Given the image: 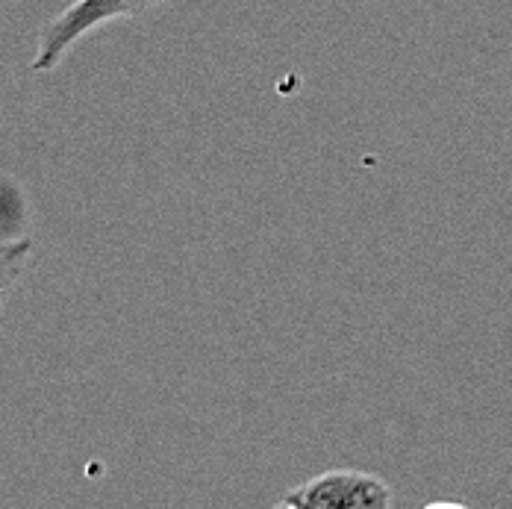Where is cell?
<instances>
[{"instance_id":"cell-1","label":"cell","mask_w":512,"mask_h":509,"mask_svg":"<svg viewBox=\"0 0 512 509\" xmlns=\"http://www.w3.org/2000/svg\"><path fill=\"white\" fill-rule=\"evenodd\" d=\"M165 3L168 0H74L68 3L53 21L42 27L30 71L51 74L89 33H98L118 21H136L148 12H156Z\"/></svg>"},{"instance_id":"cell-3","label":"cell","mask_w":512,"mask_h":509,"mask_svg":"<svg viewBox=\"0 0 512 509\" xmlns=\"http://www.w3.org/2000/svg\"><path fill=\"white\" fill-rule=\"evenodd\" d=\"M15 201L18 195H12L9 186L0 183V309L6 304V298L15 292V286L21 283L27 262L33 256L30 233L21 227L18 215H9V206Z\"/></svg>"},{"instance_id":"cell-2","label":"cell","mask_w":512,"mask_h":509,"mask_svg":"<svg viewBox=\"0 0 512 509\" xmlns=\"http://www.w3.org/2000/svg\"><path fill=\"white\" fill-rule=\"evenodd\" d=\"M286 509H389V483L357 468H333L280 498Z\"/></svg>"}]
</instances>
